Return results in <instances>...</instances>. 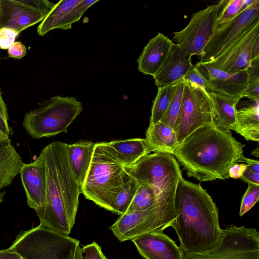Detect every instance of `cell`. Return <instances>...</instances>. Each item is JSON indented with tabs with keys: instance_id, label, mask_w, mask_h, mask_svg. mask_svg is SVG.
Here are the masks:
<instances>
[{
	"instance_id": "e575fe53",
	"label": "cell",
	"mask_w": 259,
	"mask_h": 259,
	"mask_svg": "<svg viewBox=\"0 0 259 259\" xmlns=\"http://www.w3.org/2000/svg\"><path fill=\"white\" fill-rule=\"evenodd\" d=\"M81 249L82 259H107L96 242L83 246Z\"/></svg>"
},
{
	"instance_id": "836d02e7",
	"label": "cell",
	"mask_w": 259,
	"mask_h": 259,
	"mask_svg": "<svg viewBox=\"0 0 259 259\" xmlns=\"http://www.w3.org/2000/svg\"><path fill=\"white\" fill-rule=\"evenodd\" d=\"M183 79L185 81L198 87L209 95L212 93L210 85L195 65Z\"/></svg>"
},
{
	"instance_id": "9c48e42d",
	"label": "cell",
	"mask_w": 259,
	"mask_h": 259,
	"mask_svg": "<svg viewBox=\"0 0 259 259\" xmlns=\"http://www.w3.org/2000/svg\"><path fill=\"white\" fill-rule=\"evenodd\" d=\"M176 214L160 204L140 211H126L110 227L120 241L132 240L141 235L163 231L170 227Z\"/></svg>"
},
{
	"instance_id": "bcb514c9",
	"label": "cell",
	"mask_w": 259,
	"mask_h": 259,
	"mask_svg": "<svg viewBox=\"0 0 259 259\" xmlns=\"http://www.w3.org/2000/svg\"><path fill=\"white\" fill-rule=\"evenodd\" d=\"M254 1L255 0H243L239 14L248 9L254 3Z\"/></svg>"
},
{
	"instance_id": "5bb4252c",
	"label": "cell",
	"mask_w": 259,
	"mask_h": 259,
	"mask_svg": "<svg viewBox=\"0 0 259 259\" xmlns=\"http://www.w3.org/2000/svg\"><path fill=\"white\" fill-rule=\"evenodd\" d=\"M27 203L36 211L44 205L47 189L46 167L41 155L28 163H23L19 171Z\"/></svg>"
},
{
	"instance_id": "8d00e7d4",
	"label": "cell",
	"mask_w": 259,
	"mask_h": 259,
	"mask_svg": "<svg viewBox=\"0 0 259 259\" xmlns=\"http://www.w3.org/2000/svg\"><path fill=\"white\" fill-rule=\"evenodd\" d=\"M241 97L248 98L252 102L259 100V77L248 78Z\"/></svg>"
},
{
	"instance_id": "7bdbcfd3",
	"label": "cell",
	"mask_w": 259,
	"mask_h": 259,
	"mask_svg": "<svg viewBox=\"0 0 259 259\" xmlns=\"http://www.w3.org/2000/svg\"><path fill=\"white\" fill-rule=\"evenodd\" d=\"M247 164V168L251 171L259 174V161L253 159L245 158L244 162Z\"/></svg>"
},
{
	"instance_id": "7c38bea8",
	"label": "cell",
	"mask_w": 259,
	"mask_h": 259,
	"mask_svg": "<svg viewBox=\"0 0 259 259\" xmlns=\"http://www.w3.org/2000/svg\"><path fill=\"white\" fill-rule=\"evenodd\" d=\"M218 14V3L193 13L185 28L173 33L172 40L188 56H200L214 33Z\"/></svg>"
},
{
	"instance_id": "cb8c5ba5",
	"label": "cell",
	"mask_w": 259,
	"mask_h": 259,
	"mask_svg": "<svg viewBox=\"0 0 259 259\" xmlns=\"http://www.w3.org/2000/svg\"><path fill=\"white\" fill-rule=\"evenodd\" d=\"M236 132L247 141H259V100L236 111Z\"/></svg>"
},
{
	"instance_id": "7a4b0ae2",
	"label": "cell",
	"mask_w": 259,
	"mask_h": 259,
	"mask_svg": "<svg viewBox=\"0 0 259 259\" xmlns=\"http://www.w3.org/2000/svg\"><path fill=\"white\" fill-rule=\"evenodd\" d=\"M67 144L54 142L40 151L46 167V195L44 206L35 211L40 227L65 235L75 224L81 194L69 165Z\"/></svg>"
},
{
	"instance_id": "d4e9b609",
	"label": "cell",
	"mask_w": 259,
	"mask_h": 259,
	"mask_svg": "<svg viewBox=\"0 0 259 259\" xmlns=\"http://www.w3.org/2000/svg\"><path fill=\"white\" fill-rule=\"evenodd\" d=\"M23 162L12 143L0 145V181L10 185L19 174Z\"/></svg>"
},
{
	"instance_id": "8992f818",
	"label": "cell",
	"mask_w": 259,
	"mask_h": 259,
	"mask_svg": "<svg viewBox=\"0 0 259 259\" xmlns=\"http://www.w3.org/2000/svg\"><path fill=\"white\" fill-rule=\"evenodd\" d=\"M8 249L24 259H82L79 240L39 225L21 232Z\"/></svg>"
},
{
	"instance_id": "52a82bcc",
	"label": "cell",
	"mask_w": 259,
	"mask_h": 259,
	"mask_svg": "<svg viewBox=\"0 0 259 259\" xmlns=\"http://www.w3.org/2000/svg\"><path fill=\"white\" fill-rule=\"evenodd\" d=\"M82 109V103L75 97L54 96L26 113L22 125L32 138L51 137L66 133Z\"/></svg>"
},
{
	"instance_id": "277c9868",
	"label": "cell",
	"mask_w": 259,
	"mask_h": 259,
	"mask_svg": "<svg viewBox=\"0 0 259 259\" xmlns=\"http://www.w3.org/2000/svg\"><path fill=\"white\" fill-rule=\"evenodd\" d=\"M130 177L107 142L96 143L81 193L113 212L115 199Z\"/></svg>"
},
{
	"instance_id": "30bf717a",
	"label": "cell",
	"mask_w": 259,
	"mask_h": 259,
	"mask_svg": "<svg viewBox=\"0 0 259 259\" xmlns=\"http://www.w3.org/2000/svg\"><path fill=\"white\" fill-rule=\"evenodd\" d=\"M259 25V0L239 14L223 28L214 32L199 56L201 63H210L225 53Z\"/></svg>"
},
{
	"instance_id": "603a6c76",
	"label": "cell",
	"mask_w": 259,
	"mask_h": 259,
	"mask_svg": "<svg viewBox=\"0 0 259 259\" xmlns=\"http://www.w3.org/2000/svg\"><path fill=\"white\" fill-rule=\"evenodd\" d=\"M152 151L173 154L179 144L176 132L161 121L149 124L146 138Z\"/></svg>"
},
{
	"instance_id": "f6af8a7d",
	"label": "cell",
	"mask_w": 259,
	"mask_h": 259,
	"mask_svg": "<svg viewBox=\"0 0 259 259\" xmlns=\"http://www.w3.org/2000/svg\"><path fill=\"white\" fill-rule=\"evenodd\" d=\"M12 143L10 136L6 135L0 129V145Z\"/></svg>"
},
{
	"instance_id": "74e56055",
	"label": "cell",
	"mask_w": 259,
	"mask_h": 259,
	"mask_svg": "<svg viewBox=\"0 0 259 259\" xmlns=\"http://www.w3.org/2000/svg\"><path fill=\"white\" fill-rule=\"evenodd\" d=\"M0 129L9 136L13 135V131L9 123V116L6 104L0 91Z\"/></svg>"
},
{
	"instance_id": "2e32d148",
	"label": "cell",
	"mask_w": 259,
	"mask_h": 259,
	"mask_svg": "<svg viewBox=\"0 0 259 259\" xmlns=\"http://www.w3.org/2000/svg\"><path fill=\"white\" fill-rule=\"evenodd\" d=\"M194 65L210 85L212 92L240 100L242 98L241 94L248 81L246 70L230 73L200 62Z\"/></svg>"
},
{
	"instance_id": "ac0fdd59",
	"label": "cell",
	"mask_w": 259,
	"mask_h": 259,
	"mask_svg": "<svg viewBox=\"0 0 259 259\" xmlns=\"http://www.w3.org/2000/svg\"><path fill=\"white\" fill-rule=\"evenodd\" d=\"M194 67L191 57L182 48L174 43L160 67L153 76L155 84L162 87L175 83L183 79Z\"/></svg>"
},
{
	"instance_id": "c3c4849f",
	"label": "cell",
	"mask_w": 259,
	"mask_h": 259,
	"mask_svg": "<svg viewBox=\"0 0 259 259\" xmlns=\"http://www.w3.org/2000/svg\"><path fill=\"white\" fill-rule=\"evenodd\" d=\"M5 194V191H0V203L4 200V196Z\"/></svg>"
},
{
	"instance_id": "44dd1931",
	"label": "cell",
	"mask_w": 259,
	"mask_h": 259,
	"mask_svg": "<svg viewBox=\"0 0 259 259\" xmlns=\"http://www.w3.org/2000/svg\"><path fill=\"white\" fill-rule=\"evenodd\" d=\"M95 143L80 140L67 144V154L71 169L81 186L91 162Z\"/></svg>"
},
{
	"instance_id": "f1b7e54d",
	"label": "cell",
	"mask_w": 259,
	"mask_h": 259,
	"mask_svg": "<svg viewBox=\"0 0 259 259\" xmlns=\"http://www.w3.org/2000/svg\"><path fill=\"white\" fill-rule=\"evenodd\" d=\"M185 81L182 79L176 82L173 96L169 106L161 121L176 132L179 119L184 93Z\"/></svg>"
},
{
	"instance_id": "8fae6325",
	"label": "cell",
	"mask_w": 259,
	"mask_h": 259,
	"mask_svg": "<svg viewBox=\"0 0 259 259\" xmlns=\"http://www.w3.org/2000/svg\"><path fill=\"white\" fill-rule=\"evenodd\" d=\"M212 102L210 95L196 85L185 81L176 130L179 143L198 128L212 124Z\"/></svg>"
},
{
	"instance_id": "e0dca14e",
	"label": "cell",
	"mask_w": 259,
	"mask_h": 259,
	"mask_svg": "<svg viewBox=\"0 0 259 259\" xmlns=\"http://www.w3.org/2000/svg\"><path fill=\"white\" fill-rule=\"evenodd\" d=\"M132 241L145 259H184L182 249L163 231L146 233Z\"/></svg>"
},
{
	"instance_id": "6da1fadb",
	"label": "cell",
	"mask_w": 259,
	"mask_h": 259,
	"mask_svg": "<svg viewBox=\"0 0 259 259\" xmlns=\"http://www.w3.org/2000/svg\"><path fill=\"white\" fill-rule=\"evenodd\" d=\"M244 146L230 131L208 124L180 143L172 155L189 177L200 182L225 180L232 165L244 162Z\"/></svg>"
},
{
	"instance_id": "b9f144b4",
	"label": "cell",
	"mask_w": 259,
	"mask_h": 259,
	"mask_svg": "<svg viewBox=\"0 0 259 259\" xmlns=\"http://www.w3.org/2000/svg\"><path fill=\"white\" fill-rule=\"evenodd\" d=\"M0 259H24L18 253L10 250L1 249L0 250Z\"/></svg>"
},
{
	"instance_id": "ab89813d",
	"label": "cell",
	"mask_w": 259,
	"mask_h": 259,
	"mask_svg": "<svg viewBox=\"0 0 259 259\" xmlns=\"http://www.w3.org/2000/svg\"><path fill=\"white\" fill-rule=\"evenodd\" d=\"M240 179L248 184L259 185V174L253 172L247 167Z\"/></svg>"
},
{
	"instance_id": "ba28073f",
	"label": "cell",
	"mask_w": 259,
	"mask_h": 259,
	"mask_svg": "<svg viewBox=\"0 0 259 259\" xmlns=\"http://www.w3.org/2000/svg\"><path fill=\"white\" fill-rule=\"evenodd\" d=\"M184 259H259V233L230 224L222 229L217 245L208 251L185 253Z\"/></svg>"
},
{
	"instance_id": "9a60e30c",
	"label": "cell",
	"mask_w": 259,
	"mask_h": 259,
	"mask_svg": "<svg viewBox=\"0 0 259 259\" xmlns=\"http://www.w3.org/2000/svg\"><path fill=\"white\" fill-rule=\"evenodd\" d=\"M259 36V25L255 26L225 53L206 64L230 73L246 70L251 61L253 45Z\"/></svg>"
},
{
	"instance_id": "681fc988",
	"label": "cell",
	"mask_w": 259,
	"mask_h": 259,
	"mask_svg": "<svg viewBox=\"0 0 259 259\" xmlns=\"http://www.w3.org/2000/svg\"><path fill=\"white\" fill-rule=\"evenodd\" d=\"M9 186V185L5 182L0 181V190L3 188H5L7 186Z\"/></svg>"
},
{
	"instance_id": "d590c367",
	"label": "cell",
	"mask_w": 259,
	"mask_h": 259,
	"mask_svg": "<svg viewBox=\"0 0 259 259\" xmlns=\"http://www.w3.org/2000/svg\"><path fill=\"white\" fill-rule=\"evenodd\" d=\"M19 32L13 29L3 27L0 29V48L3 50L9 49L15 42Z\"/></svg>"
},
{
	"instance_id": "4fadbf2b",
	"label": "cell",
	"mask_w": 259,
	"mask_h": 259,
	"mask_svg": "<svg viewBox=\"0 0 259 259\" xmlns=\"http://www.w3.org/2000/svg\"><path fill=\"white\" fill-rule=\"evenodd\" d=\"M54 5L47 0H0V29L20 33L41 22Z\"/></svg>"
},
{
	"instance_id": "83f0119b",
	"label": "cell",
	"mask_w": 259,
	"mask_h": 259,
	"mask_svg": "<svg viewBox=\"0 0 259 259\" xmlns=\"http://www.w3.org/2000/svg\"><path fill=\"white\" fill-rule=\"evenodd\" d=\"M176 83L158 88V92L153 101L149 124L161 120L164 115L172 99Z\"/></svg>"
},
{
	"instance_id": "f546056e",
	"label": "cell",
	"mask_w": 259,
	"mask_h": 259,
	"mask_svg": "<svg viewBox=\"0 0 259 259\" xmlns=\"http://www.w3.org/2000/svg\"><path fill=\"white\" fill-rule=\"evenodd\" d=\"M243 0H223L218 4V14L214 32L223 28L239 14Z\"/></svg>"
},
{
	"instance_id": "1f68e13d",
	"label": "cell",
	"mask_w": 259,
	"mask_h": 259,
	"mask_svg": "<svg viewBox=\"0 0 259 259\" xmlns=\"http://www.w3.org/2000/svg\"><path fill=\"white\" fill-rule=\"evenodd\" d=\"M98 1V0H82L65 15L57 28L62 30L71 29L72 23L78 21L84 12Z\"/></svg>"
},
{
	"instance_id": "484cf974",
	"label": "cell",
	"mask_w": 259,
	"mask_h": 259,
	"mask_svg": "<svg viewBox=\"0 0 259 259\" xmlns=\"http://www.w3.org/2000/svg\"><path fill=\"white\" fill-rule=\"evenodd\" d=\"M82 0H61L55 4L37 28L40 36L46 35L51 30L57 28L65 15Z\"/></svg>"
},
{
	"instance_id": "60d3db41",
	"label": "cell",
	"mask_w": 259,
	"mask_h": 259,
	"mask_svg": "<svg viewBox=\"0 0 259 259\" xmlns=\"http://www.w3.org/2000/svg\"><path fill=\"white\" fill-rule=\"evenodd\" d=\"M247 167L246 164H235L232 165L228 171L229 178L233 179L240 178Z\"/></svg>"
},
{
	"instance_id": "d6a6232c",
	"label": "cell",
	"mask_w": 259,
	"mask_h": 259,
	"mask_svg": "<svg viewBox=\"0 0 259 259\" xmlns=\"http://www.w3.org/2000/svg\"><path fill=\"white\" fill-rule=\"evenodd\" d=\"M259 199V185L248 184L241 203L239 215L241 217L248 211Z\"/></svg>"
},
{
	"instance_id": "d6986e66",
	"label": "cell",
	"mask_w": 259,
	"mask_h": 259,
	"mask_svg": "<svg viewBox=\"0 0 259 259\" xmlns=\"http://www.w3.org/2000/svg\"><path fill=\"white\" fill-rule=\"evenodd\" d=\"M174 42L163 34L159 32L151 38L138 59L139 71L154 76L167 56Z\"/></svg>"
},
{
	"instance_id": "5b68a950",
	"label": "cell",
	"mask_w": 259,
	"mask_h": 259,
	"mask_svg": "<svg viewBox=\"0 0 259 259\" xmlns=\"http://www.w3.org/2000/svg\"><path fill=\"white\" fill-rule=\"evenodd\" d=\"M126 174L139 183L152 186L161 203L175 211L177 187L182 176L180 165L170 153L154 152L141 158L131 166H124Z\"/></svg>"
},
{
	"instance_id": "ee69618b",
	"label": "cell",
	"mask_w": 259,
	"mask_h": 259,
	"mask_svg": "<svg viewBox=\"0 0 259 259\" xmlns=\"http://www.w3.org/2000/svg\"><path fill=\"white\" fill-rule=\"evenodd\" d=\"M259 57V36L255 40L252 47L251 58L252 60Z\"/></svg>"
},
{
	"instance_id": "3957f363",
	"label": "cell",
	"mask_w": 259,
	"mask_h": 259,
	"mask_svg": "<svg viewBox=\"0 0 259 259\" xmlns=\"http://www.w3.org/2000/svg\"><path fill=\"white\" fill-rule=\"evenodd\" d=\"M176 219L170 227L179 237L185 253L203 252L214 248L222 233L218 209L200 184L180 177L175 194Z\"/></svg>"
},
{
	"instance_id": "ffe728a7",
	"label": "cell",
	"mask_w": 259,
	"mask_h": 259,
	"mask_svg": "<svg viewBox=\"0 0 259 259\" xmlns=\"http://www.w3.org/2000/svg\"><path fill=\"white\" fill-rule=\"evenodd\" d=\"M213 106L212 124L215 127L235 132L237 129V105L240 100L219 93L210 94Z\"/></svg>"
},
{
	"instance_id": "4316f807",
	"label": "cell",
	"mask_w": 259,
	"mask_h": 259,
	"mask_svg": "<svg viewBox=\"0 0 259 259\" xmlns=\"http://www.w3.org/2000/svg\"><path fill=\"white\" fill-rule=\"evenodd\" d=\"M157 204L175 213V211L169 209L161 203L156 190L152 186L139 183L137 192L126 211L144 210Z\"/></svg>"
},
{
	"instance_id": "f35d334b",
	"label": "cell",
	"mask_w": 259,
	"mask_h": 259,
	"mask_svg": "<svg viewBox=\"0 0 259 259\" xmlns=\"http://www.w3.org/2000/svg\"><path fill=\"white\" fill-rule=\"evenodd\" d=\"M8 53L10 58L21 59L26 55V48L21 41H16L8 49Z\"/></svg>"
},
{
	"instance_id": "4dcf8cb0",
	"label": "cell",
	"mask_w": 259,
	"mask_h": 259,
	"mask_svg": "<svg viewBox=\"0 0 259 259\" xmlns=\"http://www.w3.org/2000/svg\"><path fill=\"white\" fill-rule=\"evenodd\" d=\"M139 185L136 180L131 177L128 178L115 199L113 213L121 215L126 211Z\"/></svg>"
},
{
	"instance_id": "7402d4cb",
	"label": "cell",
	"mask_w": 259,
	"mask_h": 259,
	"mask_svg": "<svg viewBox=\"0 0 259 259\" xmlns=\"http://www.w3.org/2000/svg\"><path fill=\"white\" fill-rule=\"evenodd\" d=\"M123 166H131L152 151L146 139L134 138L107 142Z\"/></svg>"
},
{
	"instance_id": "7dc6e473",
	"label": "cell",
	"mask_w": 259,
	"mask_h": 259,
	"mask_svg": "<svg viewBox=\"0 0 259 259\" xmlns=\"http://www.w3.org/2000/svg\"><path fill=\"white\" fill-rule=\"evenodd\" d=\"M259 151H258V147H257V148L255 150H253L251 151L250 154L255 156L256 157H258L259 156Z\"/></svg>"
}]
</instances>
